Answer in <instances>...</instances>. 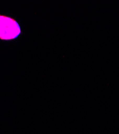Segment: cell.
<instances>
[{
    "instance_id": "6da1fadb",
    "label": "cell",
    "mask_w": 119,
    "mask_h": 134,
    "mask_svg": "<svg viewBox=\"0 0 119 134\" xmlns=\"http://www.w3.org/2000/svg\"><path fill=\"white\" fill-rule=\"evenodd\" d=\"M21 35V26L15 18L0 14V40H14Z\"/></svg>"
}]
</instances>
